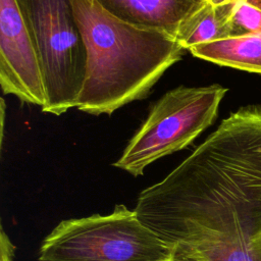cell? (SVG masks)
Segmentation results:
<instances>
[{
	"label": "cell",
	"instance_id": "cell-3",
	"mask_svg": "<svg viewBox=\"0 0 261 261\" xmlns=\"http://www.w3.org/2000/svg\"><path fill=\"white\" fill-rule=\"evenodd\" d=\"M173 248L123 204L106 215L62 220L43 240L38 261H171Z\"/></svg>",
	"mask_w": 261,
	"mask_h": 261
},
{
	"label": "cell",
	"instance_id": "cell-5",
	"mask_svg": "<svg viewBox=\"0 0 261 261\" xmlns=\"http://www.w3.org/2000/svg\"><path fill=\"white\" fill-rule=\"evenodd\" d=\"M226 92L218 84L179 86L166 92L113 166L139 176L151 163L185 149L214 122Z\"/></svg>",
	"mask_w": 261,
	"mask_h": 261
},
{
	"label": "cell",
	"instance_id": "cell-11",
	"mask_svg": "<svg viewBox=\"0 0 261 261\" xmlns=\"http://www.w3.org/2000/svg\"><path fill=\"white\" fill-rule=\"evenodd\" d=\"M15 247L7 233L1 227L0 233V261H14Z\"/></svg>",
	"mask_w": 261,
	"mask_h": 261
},
{
	"label": "cell",
	"instance_id": "cell-1",
	"mask_svg": "<svg viewBox=\"0 0 261 261\" xmlns=\"http://www.w3.org/2000/svg\"><path fill=\"white\" fill-rule=\"evenodd\" d=\"M134 210L167 245L202 261L261 238V107L223 119L139 194Z\"/></svg>",
	"mask_w": 261,
	"mask_h": 261
},
{
	"label": "cell",
	"instance_id": "cell-8",
	"mask_svg": "<svg viewBox=\"0 0 261 261\" xmlns=\"http://www.w3.org/2000/svg\"><path fill=\"white\" fill-rule=\"evenodd\" d=\"M189 51L195 57L218 65L261 73V34L204 43Z\"/></svg>",
	"mask_w": 261,
	"mask_h": 261
},
{
	"label": "cell",
	"instance_id": "cell-13",
	"mask_svg": "<svg viewBox=\"0 0 261 261\" xmlns=\"http://www.w3.org/2000/svg\"><path fill=\"white\" fill-rule=\"evenodd\" d=\"M4 117H5V103H4V99H1V141L3 140Z\"/></svg>",
	"mask_w": 261,
	"mask_h": 261
},
{
	"label": "cell",
	"instance_id": "cell-2",
	"mask_svg": "<svg viewBox=\"0 0 261 261\" xmlns=\"http://www.w3.org/2000/svg\"><path fill=\"white\" fill-rule=\"evenodd\" d=\"M87 50L86 75L76 106L110 115L146 98L163 73L180 61L185 49L161 33L122 22L95 0H70Z\"/></svg>",
	"mask_w": 261,
	"mask_h": 261
},
{
	"label": "cell",
	"instance_id": "cell-9",
	"mask_svg": "<svg viewBox=\"0 0 261 261\" xmlns=\"http://www.w3.org/2000/svg\"><path fill=\"white\" fill-rule=\"evenodd\" d=\"M236 2L205 5L182 29L176 41L185 50L229 38L228 21Z\"/></svg>",
	"mask_w": 261,
	"mask_h": 261
},
{
	"label": "cell",
	"instance_id": "cell-6",
	"mask_svg": "<svg viewBox=\"0 0 261 261\" xmlns=\"http://www.w3.org/2000/svg\"><path fill=\"white\" fill-rule=\"evenodd\" d=\"M0 86L23 103L46 105L39 58L14 0H0Z\"/></svg>",
	"mask_w": 261,
	"mask_h": 261
},
{
	"label": "cell",
	"instance_id": "cell-4",
	"mask_svg": "<svg viewBox=\"0 0 261 261\" xmlns=\"http://www.w3.org/2000/svg\"><path fill=\"white\" fill-rule=\"evenodd\" d=\"M36 49L47 102L43 112L75 108L86 75L87 50L70 0H14Z\"/></svg>",
	"mask_w": 261,
	"mask_h": 261
},
{
	"label": "cell",
	"instance_id": "cell-12",
	"mask_svg": "<svg viewBox=\"0 0 261 261\" xmlns=\"http://www.w3.org/2000/svg\"><path fill=\"white\" fill-rule=\"evenodd\" d=\"M171 261H202V260L195 258L193 256H190L178 249H173V255H172Z\"/></svg>",
	"mask_w": 261,
	"mask_h": 261
},
{
	"label": "cell",
	"instance_id": "cell-10",
	"mask_svg": "<svg viewBox=\"0 0 261 261\" xmlns=\"http://www.w3.org/2000/svg\"><path fill=\"white\" fill-rule=\"evenodd\" d=\"M228 25L229 38L261 34V0L236 2Z\"/></svg>",
	"mask_w": 261,
	"mask_h": 261
},
{
	"label": "cell",
	"instance_id": "cell-7",
	"mask_svg": "<svg viewBox=\"0 0 261 261\" xmlns=\"http://www.w3.org/2000/svg\"><path fill=\"white\" fill-rule=\"evenodd\" d=\"M114 18L135 28L177 39L210 0H95Z\"/></svg>",
	"mask_w": 261,
	"mask_h": 261
},
{
	"label": "cell",
	"instance_id": "cell-14",
	"mask_svg": "<svg viewBox=\"0 0 261 261\" xmlns=\"http://www.w3.org/2000/svg\"><path fill=\"white\" fill-rule=\"evenodd\" d=\"M213 4H222V3H230V2H239L242 0H210Z\"/></svg>",
	"mask_w": 261,
	"mask_h": 261
}]
</instances>
